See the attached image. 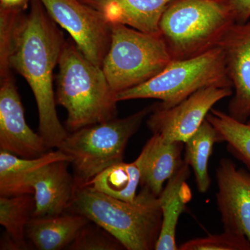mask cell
<instances>
[{
	"instance_id": "7",
	"label": "cell",
	"mask_w": 250,
	"mask_h": 250,
	"mask_svg": "<svg viewBox=\"0 0 250 250\" xmlns=\"http://www.w3.org/2000/svg\"><path fill=\"white\" fill-rule=\"evenodd\" d=\"M111 44L102 68L116 95L150 80L172 62L160 34L121 24H111Z\"/></svg>"
},
{
	"instance_id": "27",
	"label": "cell",
	"mask_w": 250,
	"mask_h": 250,
	"mask_svg": "<svg viewBox=\"0 0 250 250\" xmlns=\"http://www.w3.org/2000/svg\"><path fill=\"white\" fill-rule=\"evenodd\" d=\"M30 0H0L1 6L7 8H19L24 9Z\"/></svg>"
},
{
	"instance_id": "23",
	"label": "cell",
	"mask_w": 250,
	"mask_h": 250,
	"mask_svg": "<svg viewBox=\"0 0 250 250\" xmlns=\"http://www.w3.org/2000/svg\"><path fill=\"white\" fill-rule=\"evenodd\" d=\"M180 250H250V242L243 233L224 230L219 234L195 238L179 246Z\"/></svg>"
},
{
	"instance_id": "22",
	"label": "cell",
	"mask_w": 250,
	"mask_h": 250,
	"mask_svg": "<svg viewBox=\"0 0 250 250\" xmlns=\"http://www.w3.org/2000/svg\"><path fill=\"white\" fill-rule=\"evenodd\" d=\"M206 119L218 131L222 142L228 143L230 152L244 163L250 171V117L243 123L213 108Z\"/></svg>"
},
{
	"instance_id": "21",
	"label": "cell",
	"mask_w": 250,
	"mask_h": 250,
	"mask_svg": "<svg viewBox=\"0 0 250 250\" xmlns=\"http://www.w3.org/2000/svg\"><path fill=\"white\" fill-rule=\"evenodd\" d=\"M35 207L34 194L0 197V224L18 250L28 249L26 228L34 215Z\"/></svg>"
},
{
	"instance_id": "2",
	"label": "cell",
	"mask_w": 250,
	"mask_h": 250,
	"mask_svg": "<svg viewBox=\"0 0 250 250\" xmlns=\"http://www.w3.org/2000/svg\"><path fill=\"white\" fill-rule=\"evenodd\" d=\"M67 211L100 225L128 250L155 249L162 225L159 197L146 187L133 202L108 196L89 186L78 188Z\"/></svg>"
},
{
	"instance_id": "11",
	"label": "cell",
	"mask_w": 250,
	"mask_h": 250,
	"mask_svg": "<svg viewBox=\"0 0 250 250\" xmlns=\"http://www.w3.org/2000/svg\"><path fill=\"white\" fill-rule=\"evenodd\" d=\"M234 93L228 114L246 123L250 117V21L235 23L219 42Z\"/></svg>"
},
{
	"instance_id": "12",
	"label": "cell",
	"mask_w": 250,
	"mask_h": 250,
	"mask_svg": "<svg viewBox=\"0 0 250 250\" xmlns=\"http://www.w3.org/2000/svg\"><path fill=\"white\" fill-rule=\"evenodd\" d=\"M217 205L224 230L243 233L250 242V171L223 159L216 170Z\"/></svg>"
},
{
	"instance_id": "19",
	"label": "cell",
	"mask_w": 250,
	"mask_h": 250,
	"mask_svg": "<svg viewBox=\"0 0 250 250\" xmlns=\"http://www.w3.org/2000/svg\"><path fill=\"white\" fill-rule=\"evenodd\" d=\"M216 143H222L220 135L206 119L196 132L184 143V160L193 170L197 190L201 193L208 191L210 187L208 164Z\"/></svg>"
},
{
	"instance_id": "1",
	"label": "cell",
	"mask_w": 250,
	"mask_h": 250,
	"mask_svg": "<svg viewBox=\"0 0 250 250\" xmlns=\"http://www.w3.org/2000/svg\"><path fill=\"white\" fill-rule=\"evenodd\" d=\"M30 2L29 13L21 14L15 29L10 65L31 87L39 111V134L49 149L69 134L59 121L53 89L54 70L65 41L40 0Z\"/></svg>"
},
{
	"instance_id": "9",
	"label": "cell",
	"mask_w": 250,
	"mask_h": 250,
	"mask_svg": "<svg viewBox=\"0 0 250 250\" xmlns=\"http://www.w3.org/2000/svg\"><path fill=\"white\" fill-rule=\"evenodd\" d=\"M233 90L227 87H207L172 108H157L155 103L148 116V128L166 143H185L201 126L215 104L232 95Z\"/></svg>"
},
{
	"instance_id": "3",
	"label": "cell",
	"mask_w": 250,
	"mask_h": 250,
	"mask_svg": "<svg viewBox=\"0 0 250 250\" xmlns=\"http://www.w3.org/2000/svg\"><path fill=\"white\" fill-rule=\"evenodd\" d=\"M58 64L56 103L66 109L68 132L116 118V93L101 67L67 41Z\"/></svg>"
},
{
	"instance_id": "5",
	"label": "cell",
	"mask_w": 250,
	"mask_h": 250,
	"mask_svg": "<svg viewBox=\"0 0 250 250\" xmlns=\"http://www.w3.org/2000/svg\"><path fill=\"white\" fill-rule=\"evenodd\" d=\"M154 107V104L126 118H115L69 132L57 148L71 158L77 188L123 161L129 139Z\"/></svg>"
},
{
	"instance_id": "8",
	"label": "cell",
	"mask_w": 250,
	"mask_h": 250,
	"mask_svg": "<svg viewBox=\"0 0 250 250\" xmlns=\"http://www.w3.org/2000/svg\"><path fill=\"white\" fill-rule=\"evenodd\" d=\"M47 14L72 36L85 57L103 65L111 44V24L81 0H40Z\"/></svg>"
},
{
	"instance_id": "4",
	"label": "cell",
	"mask_w": 250,
	"mask_h": 250,
	"mask_svg": "<svg viewBox=\"0 0 250 250\" xmlns=\"http://www.w3.org/2000/svg\"><path fill=\"white\" fill-rule=\"evenodd\" d=\"M235 23L228 0H172L159 31L172 61L184 60L218 47Z\"/></svg>"
},
{
	"instance_id": "26",
	"label": "cell",
	"mask_w": 250,
	"mask_h": 250,
	"mask_svg": "<svg viewBox=\"0 0 250 250\" xmlns=\"http://www.w3.org/2000/svg\"><path fill=\"white\" fill-rule=\"evenodd\" d=\"M236 23H245L250 19V0H228Z\"/></svg>"
},
{
	"instance_id": "13",
	"label": "cell",
	"mask_w": 250,
	"mask_h": 250,
	"mask_svg": "<svg viewBox=\"0 0 250 250\" xmlns=\"http://www.w3.org/2000/svg\"><path fill=\"white\" fill-rule=\"evenodd\" d=\"M70 165L69 161H54L34 174L30 183L36 203L33 216L59 215L70 208L77 191Z\"/></svg>"
},
{
	"instance_id": "6",
	"label": "cell",
	"mask_w": 250,
	"mask_h": 250,
	"mask_svg": "<svg viewBox=\"0 0 250 250\" xmlns=\"http://www.w3.org/2000/svg\"><path fill=\"white\" fill-rule=\"evenodd\" d=\"M209 86L232 88L225 56L220 47L184 60L172 61L159 75L142 84L117 94L118 102L156 99L159 108L173 107L197 92Z\"/></svg>"
},
{
	"instance_id": "20",
	"label": "cell",
	"mask_w": 250,
	"mask_h": 250,
	"mask_svg": "<svg viewBox=\"0 0 250 250\" xmlns=\"http://www.w3.org/2000/svg\"><path fill=\"white\" fill-rule=\"evenodd\" d=\"M139 184L141 171L134 161L130 164L121 161L110 166L85 186H89L108 196L133 202L137 195L136 191Z\"/></svg>"
},
{
	"instance_id": "10",
	"label": "cell",
	"mask_w": 250,
	"mask_h": 250,
	"mask_svg": "<svg viewBox=\"0 0 250 250\" xmlns=\"http://www.w3.org/2000/svg\"><path fill=\"white\" fill-rule=\"evenodd\" d=\"M0 78V149L25 159L42 156L49 148L27 125L12 75Z\"/></svg>"
},
{
	"instance_id": "14",
	"label": "cell",
	"mask_w": 250,
	"mask_h": 250,
	"mask_svg": "<svg viewBox=\"0 0 250 250\" xmlns=\"http://www.w3.org/2000/svg\"><path fill=\"white\" fill-rule=\"evenodd\" d=\"M99 11L109 24H121L148 33L160 34L159 23L172 0H81Z\"/></svg>"
},
{
	"instance_id": "17",
	"label": "cell",
	"mask_w": 250,
	"mask_h": 250,
	"mask_svg": "<svg viewBox=\"0 0 250 250\" xmlns=\"http://www.w3.org/2000/svg\"><path fill=\"white\" fill-rule=\"evenodd\" d=\"M90 220L83 215L66 211L47 216H33L26 228V235L40 250H59L75 241L81 229Z\"/></svg>"
},
{
	"instance_id": "25",
	"label": "cell",
	"mask_w": 250,
	"mask_h": 250,
	"mask_svg": "<svg viewBox=\"0 0 250 250\" xmlns=\"http://www.w3.org/2000/svg\"><path fill=\"white\" fill-rule=\"evenodd\" d=\"M22 10L0 6V77L11 74L10 57L15 29Z\"/></svg>"
},
{
	"instance_id": "24",
	"label": "cell",
	"mask_w": 250,
	"mask_h": 250,
	"mask_svg": "<svg viewBox=\"0 0 250 250\" xmlns=\"http://www.w3.org/2000/svg\"><path fill=\"white\" fill-rule=\"evenodd\" d=\"M89 221L81 229L75 241L68 246L73 250H125L123 244L111 233Z\"/></svg>"
},
{
	"instance_id": "18",
	"label": "cell",
	"mask_w": 250,
	"mask_h": 250,
	"mask_svg": "<svg viewBox=\"0 0 250 250\" xmlns=\"http://www.w3.org/2000/svg\"><path fill=\"white\" fill-rule=\"evenodd\" d=\"M61 160L71 162V158L58 149L35 159H25L0 151V195L9 197L34 194L30 183L34 174L44 166Z\"/></svg>"
},
{
	"instance_id": "16",
	"label": "cell",
	"mask_w": 250,
	"mask_h": 250,
	"mask_svg": "<svg viewBox=\"0 0 250 250\" xmlns=\"http://www.w3.org/2000/svg\"><path fill=\"white\" fill-rule=\"evenodd\" d=\"M190 174V166L184 160L177 172L167 181L159 196L162 225L154 250H179L176 243V231L179 217L186 210V205L191 197L187 184Z\"/></svg>"
},
{
	"instance_id": "15",
	"label": "cell",
	"mask_w": 250,
	"mask_h": 250,
	"mask_svg": "<svg viewBox=\"0 0 250 250\" xmlns=\"http://www.w3.org/2000/svg\"><path fill=\"white\" fill-rule=\"evenodd\" d=\"M184 143H166L153 134L135 160L141 171V185L159 197L164 184L184 163Z\"/></svg>"
}]
</instances>
